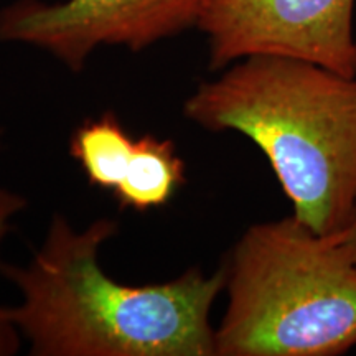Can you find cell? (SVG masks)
<instances>
[{"label":"cell","mask_w":356,"mask_h":356,"mask_svg":"<svg viewBox=\"0 0 356 356\" xmlns=\"http://www.w3.org/2000/svg\"><path fill=\"white\" fill-rule=\"evenodd\" d=\"M119 233L102 216L73 228L55 215L26 264L0 274L20 293L7 315L33 356H216L213 305L225 292V266L191 267L160 284L109 277L99 252Z\"/></svg>","instance_id":"obj_1"},{"label":"cell","mask_w":356,"mask_h":356,"mask_svg":"<svg viewBox=\"0 0 356 356\" xmlns=\"http://www.w3.org/2000/svg\"><path fill=\"white\" fill-rule=\"evenodd\" d=\"M190 122L233 131L266 155L292 215L335 234L356 200V76L275 55H251L184 102Z\"/></svg>","instance_id":"obj_2"},{"label":"cell","mask_w":356,"mask_h":356,"mask_svg":"<svg viewBox=\"0 0 356 356\" xmlns=\"http://www.w3.org/2000/svg\"><path fill=\"white\" fill-rule=\"evenodd\" d=\"M216 356H340L356 346V262L297 216L251 225L222 262Z\"/></svg>","instance_id":"obj_3"},{"label":"cell","mask_w":356,"mask_h":356,"mask_svg":"<svg viewBox=\"0 0 356 356\" xmlns=\"http://www.w3.org/2000/svg\"><path fill=\"white\" fill-rule=\"evenodd\" d=\"M208 0H15L0 10V42L43 50L79 73L97 48L142 51L197 29Z\"/></svg>","instance_id":"obj_4"},{"label":"cell","mask_w":356,"mask_h":356,"mask_svg":"<svg viewBox=\"0 0 356 356\" xmlns=\"http://www.w3.org/2000/svg\"><path fill=\"white\" fill-rule=\"evenodd\" d=\"M356 0H208L197 29L208 68L251 55L296 58L356 76Z\"/></svg>","instance_id":"obj_5"},{"label":"cell","mask_w":356,"mask_h":356,"mask_svg":"<svg viewBox=\"0 0 356 356\" xmlns=\"http://www.w3.org/2000/svg\"><path fill=\"white\" fill-rule=\"evenodd\" d=\"M185 162L170 139L147 134L137 137L126 175L113 195L124 210L162 208L185 184Z\"/></svg>","instance_id":"obj_6"},{"label":"cell","mask_w":356,"mask_h":356,"mask_svg":"<svg viewBox=\"0 0 356 356\" xmlns=\"http://www.w3.org/2000/svg\"><path fill=\"white\" fill-rule=\"evenodd\" d=\"M136 139L126 131L118 114L109 113L86 119L73 131L70 154L92 186L113 191L126 175Z\"/></svg>","instance_id":"obj_7"},{"label":"cell","mask_w":356,"mask_h":356,"mask_svg":"<svg viewBox=\"0 0 356 356\" xmlns=\"http://www.w3.org/2000/svg\"><path fill=\"white\" fill-rule=\"evenodd\" d=\"M26 207H29V202L24 195L6 188V186H0V251H2V244L8 233L12 231L13 220ZM0 270H2V261H0ZM20 333L8 318L7 309L0 307V356L15 355L20 350Z\"/></svg>","instance_id":"obj_8"},{"label":"cell","mask_w":356,"mask_h":356,"mask_svg":"<svg viewBox=\"0 0 356 356\" xmlns=\"http://www.w3.org/2000/svg\"><path fill=\"white\" fill-rule=\"evenodd\" d=\"M330 236H333V238L348 251L351 259L356 262V200L348 218H346V221L343 222V226H341L335 234Z\"/></svg>","instance_id":"obj_9"},{"label":"cell","mask_w":356,"mask_h":356,"mask_svg":"<svg viewBox=\"0 0 356 356\" xmlns=\"http://www.w3.org/2000/svg\"><path fill=\"white\" fill-rule=\"evenodd\" d=\"M0 140H2V131H0Z\"/></svg>","instance_id":"obj_10"}]
</instances>
